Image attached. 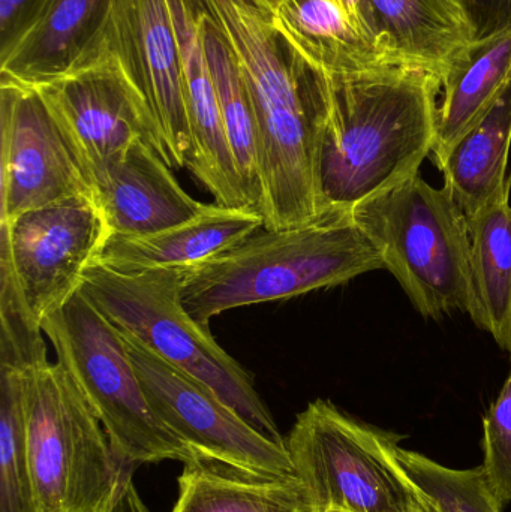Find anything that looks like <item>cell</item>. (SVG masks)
Segmentation results:
<instances>
[{
    "label": "cell",
    "mask_w": 511,
    "mask_h": 512,
    "mask_svg": "<svg viewBox=\"0 0 511 512\" xmlns=\"http://www.w3.org/2000/svg\"><path fill=\"white\" fill-rule=\"evenodd\" d=\"M318 135V212L351 213L419 173L432 153L441 77L411 66L327 75Z\"/></svg>",
    "instance_id": "6da1fadb"
},
{
    "label": "cell",
    "mask_w": 511,
    "mask_h": 512,
    "mask_svg": "<svg viewBox=\"0 0 511 512\" xmlns=\"http://www.w3.org/2000/svg\"><path fill=\"white\" fill-rule=\"evenodd\" d=\"M227 42L248 90L257 126L260 210L294 224L317 213L315 158L326 111L321 72L279 39L267 0H200Z\"/></svg>",
    "instance_id": "7a4b0ae2"
},
{
    "label": "cell",
    "mask_w": 511,
    "mask_h": 512,
    "mask_svg": "<svg viewBox=\"0 0 511 512\" xmlns=\"http://www.w3.org/2000/svg\"><path fill=\"white\" fill-rule=\"evenodd\" d=\"M384 261L351 213L282 230L257 231L209 261L186 268L183 307L209 328L210 319L236 307L269 303L344 285Z\"/></svg>",
    "instance_id": "3957f363"
},
{
    "label": "cell",
    "mask_w": 511,
    "mask_h": 512,
    "mask_svg": "<svg viewBox=\"0 0 511 512\" xmlns=\"http://www.w3.org/2000/svg\"><path fill=\"white\" fill-rule=\"evenodd\" d=\"M186 268L113 270L93 261L80 291L117 328L131 334L162 360L212 388L255 429L285 444L254 379L219 346L210 328L186 312L180 298Z\"/></svg>",
    "instance_id": "277c9868"
},
{
    "label": "cell",
    "mask_w": 511,
    "mask_h": 512,
    "mask_svg": "<svg viewBox=\"0 0 511 512\" xmlns=\"http://www.w3.org/2000/svg\"><path fill=\"white\" fill-rule=\"evenodd\" d=\"M351 218L423 318L473 316L468 219L446 186L414 174L354 207Z\"/></svg>",
    "instance_id": "5b68a950"
},
{
    "label": "cell",
    "mask_w": 511,
    "mask_h": 512,
    "mask_svg": "<svg viewBox=\"0 0 511 512\" xmlns=\"http://www.w3.org/2000/svg\"><path fill=\"white\" fill-rule=\"evenodd\" d=\"M42 331L56 363L80 388L123 466L201 460L156 417L119 328L80 289L44 319Z\"/></svg>",
    "instance_id": "8992f818"
},
{
    "label": "cell",
    "mask_w": 511,
    "mask_h": 512,
    "mask_svg": "<svg viewBox=\"0 0 511 512\" xmlns=\"http://www.w3.org/2000/svg\"><path fill=\"white\" fill-rule=\"evenodd\" d=\"M24 453L35 512H99L126 469L74 379L50 361L27 379Z\"/></svg>",
    "instance_id": "52a82bcc"
},
{
    "label": "cell",
    "mask_w": 511,
    "mask_h": 512,
    "mask_svg": "<svg viewBox=\"0 0 511 512\" xmlns=\"http://www.w3.org/2000/svg\"><path fill=\"white\" fill-rule=\"evenodd\" d=\"M402 438L318 399L297 415L285 445L315 512H419L425 498L395 456Z\"/></svg>",
    "instance_id": "ba28073f"
},
{
    "label": "cell",
    "mask_w": 511,
    "mask_h": 512,
    "mask_svg": "<svg viewBox=\"0 0 511 512\" xmlns=\"http://www.w3.org/2000/svg\"><path fill=\"white\" fill-rule=\"evenodd\" d=\"M119 331L150 408L201 459L264 477H297L287 445L251 426L212 388Z\"/></svg>",
    "instance_id": "9c48e42d"
},
{
    "label": "cell",
    "mask_w": 511,
    "mask_h": 512,
    "mask_svg": "<svg viewBox=\"0 0 511 512\" xmlns=\"http://www.w3.org/2000/svg\"><path fill=\"white\" fill-rule=\"evenodd\" d=\"M30 87L41 96L90 182L138 140L167 162L152 117L108 42L59 77Z\"/></svg>",
    "instance_id": "30bf717a"
},
{
    "label": "cell",
    "mask_w": 511,
    "mask_h": 512,
    "mask_svg": "<svg viewBox=\"0 0 511 512\" xmlns=\"http://www.w3.org/2000/svg\"><path fill=\"white\" fill-rule=\"evenodd\" d=\"M107 237L96 197L69 198L0 224V259L36 324L80 289Z\"/></svg>",
    "instance_id": "8fae6325"
},
{
    "label": "cell",
    "mask_w": 511,
    "mask_h": 512,
    "mask_svg": "<svg viewBox=\"0 0 511 512\" xmlns=\"http://www.w3.org/2000/svg\"><path fill=\"white\" fill-rule=\"evenodd\" d=\"M0 129V224L69 198L95 197L80 159L33 87L0 80Z\"/></svg>",
    "instance_id": "7c38bea8"
},
{
    "label": "cell",
    "mask_w": 511,
    "mask_h": 512,
    "mask_svg": "<svg viewBox=\"0 0 511 512\" xmlns=\"http://www.w3.org/2000/svg\"><path fill=\"white\" fill-rule=\"evenodd\" d=\"M107 42L152 117L167 164L185 168L188 90L167 0H116Z\"/></svg>",
    "instance_id": "4fadbf2b"
},
{
    "label": "cell",
    "mask_w": 511,
    "mask_h": 512,
    "mask_svg": "<svg viewBox=\"0 0 511 512\" xmlns=\"http://www.w3.org/2000/svg\"><path fill=\"white\" fill-rule=\"evenodd\" d=\"M108 236H147L195 218L206 204L194 200L171 167L138 140L93 182Z\"/></svg>",
    "instance_id": "5bb4252c"
},
{
    "label": "cell",
    "mask_w": 511,
    "mask_h": 512,
    "mask_svg": "<svg viewBox=\"0 0 511 512\" xmlns=\"http://www.w3.org/2000/svg\"><path fill=\"white\" fill-rule=\"evenodd\" d=\"M167 3L188 90L191 153L186 167L216 200H231L242 191V180L228 143L207 60L201 32V3L200 0H167Z\"/></svg>",
    "instance_id": "9a60e30c"
},
{
    "label": "cell",
    "mask_w": 511,
    "mask_h": 512,
    "mask_svg": "<svg viewBox=\"0 0 511 512\" xmlns=\"http://www.w3.org/2000/svg\"><path fill=\"white\" fill-rule=\"evenodd\" d=\"M116 0H44L29 26L0 51V80L33 84L59 77L107 42Z\"/></svg>",
    "instance_id": "2e32d148"
},
{
    "label": "cell",
    "mask_w": 511,
    "mask_h": 512,
    "mask_svg": "<svg viewBox=\"0 0 511 512\" xmlns=\"http://www.w3.org/2000/svg\"><path fill=\"white\" fill-rule=\"evenodd\" d=\"M363 24L393 65L443 74L476 41L465 0H363Z\"/></svg>",
    "instance_id": "e0dca14e"
},
{
    "label": "cell",
    "mask_w": 511,
    "mask_h": 512,
    "mask_svg": "<svg viewBox=\"0 0 511 512\" xmlns=\"http://www.w3.org/2000/svg\"><path fill=\"white\" fill-rule=\"evenodd\" d=\"M264 228L257 210L206 204L195 218L147 236H108L96 261L113 270L189 268L228 251Z\"/></svg>",
    "instance_id": "ac0fdd59"
},
{
    "label": "cell",
    "mask_w": 511,
    "mask_h": 512,
    "mask_svg": "<svg viewBox=\"0 0 511 512\" xmlns=\"http://www.w3.org/2000/svg\"><path fill=\"white\" fill-rule=\"evenodd\" d=\"M272 20L290 53L315 71L354 75L401 66L333 0H282Z\"/></svg>",
    "instance_id": "d6986e66"
},
{
    "label": "cell",
    "mask_w": 511,
    "mask_h": 512,
    "mask_svg": "<svg viewBox=\"0 0 511 512\" xmlns=\"http://www.w3.org/2000/svg\"><path fill=\"white\" fill-rule=\"evenodd\" d=\"M510 146L511 78L488 111L434 158L444 186L467 219L482 212L506 186Z\"/></svg>",
    "instance_id": "ffe728a7"
},
{
    "label": "cell",
    "mask_w": 511,
    "mask_h": 512,
    "mask_svg": "<svg viewBox=\"0 0 511 512\" xmlns=\"http://www.w3.org/2000/svg\"><path fill=\"white\" fill-rule=\"evenodd\" d=\"M511 78V30L476 39L441 74L434 158L443 155L494 104Z\"/></svg>",
    "instance_id": "44dd1931"
},
{
    "label": "cell",
    "mask_w": 511,
    "mask_h": 512,
    "mask_svg": "<svg viewBox=\"0 0 511 512\" xmlns=\"http://www.w3.org/2000/svg\"><path fill=\"white\" fill-rule=\"evenodd\" d=\"M171 512H315L297 477H264L201 459L186 463Z\"/></svg>",
    "instance_id": "7402d4cb"
},
{
    "label": "cell",
    "mask_w": 511,
    "mask_h": 512,
    "mask_svg": "<svg viewBox=\"0 0 511 512\" xmlns=\"http://www.w3.org/2000/svg\"><path fill=\"white\" fill-rule=\"evenodd\" d=\"M511 174L503 191L468 219L474 324L511 358Z\"/></svg>",
    "instance_id": "603a6c76"
},
{
    "label": "cell",
    "mask_w": 511,
    "mask_h": 512,
    "mask_svg": "<svg viewBox=\"0 0 511 512\" xmlns=\"http://www.w3.org/2000/svg\"><path fill=\"white\" fill-rule=\"evenodd\" d=\"M201 32L218 95L219 108L231 153L252 209L260 212L261 185L258 171L257 126L248 90L236 60L215 24L201 8Z\"/></svg>",
    "instance_id": "cb8c5ba5"
},
{
    "label": "cell",
    "mask_w": 511,
    "mask_h": 512,
    "mask_svg": "<svg viewBox=\"0 0 511 512\" xmlns=\"http://www.w3.org/2000/svg\"><path fill=\"white\" fill-rule=\"evenodd\" d=\"M36 366L0 358V512H35L24 453V397Z\"/></svg>",
    "instance_id": "d4e9b609"
},
{
    "label": "cell",
    "mask_w": 511,
    "mask_h": 512,
    "mask_svg": "<svg viewBox=\"0 0 511 512\" xmlns=\"http://www.w3.org/2000/svg\"><path fill=\"white\" fill-rule=\"evenodd\" d=\"M395 456L408 480L438 512H503L486 484L482 466L447 468L399 445Z\"/></svg>",
    "instance_id": "484cf974"
},
{
    "label": "cell",
    "mask_w": 511,
    "mask_h": 512,
    "mask_svg": "<svg viewBox=\"0 0 511 512\" xmlns=\"http://www.w3.org/2000/svg\"><path fill=\"white\" fill-rule=\"evenodd\" d=\"M482 471L501 508L511 504V372L483 417Z\"/></svg>",
    "instance_id": "4316f807"
},
{
    "label": "cell",
    "mask_w": 511,
    "mask_h": 512,
    "mask_svg": "<svg viewBox=\"0 0 511 512\" xmlns=\"http://www.w3.org/2000/svg\"><path fill=\"white\" fill-rule=\"evenodd\" d=\"M476 26V39L511 30V0H465Z\"/></svg>",
    "instance_id": "83f0119b"
},
{
    "label": "cell",
    "mask_w": 511,
    "mask_h": 512,
    "mask_svg": "<svg viewBox=\"0 0 511 512\" xmlns=\"http://www.w3.org/2000/svg\"><path fill=\"white\" fill-rule=\"evenodd\" d=\"M44 0H0V51L8 48L38 12Z\"/></svg>",
    "instance_id": "f1b7e54d"
},
{
    "label": "cell",
    "mask_w": 511,
    "mask_h": 512,
    "mask_svg": "<svg viewBox=\"0 0 511 512\" xmlns=\"http://www.w3.org/2000/svg\"><path fill=\"white\" fill-rule=\"evenodd\" d=\"M99 512H150L132 480V468L125 469L110 501Z\"/></svg>",
    "instance_id": "f546056e"
},
{
    "label": "cell",
    "mask_w": 511,
    "mask_h": 512,
    "mask_svg": "<svg viewBox=\"0 0 511 512\" xmlns=\"http://www.w3.org/2000/svg\"><path fill=\"white\" fill-rule=\"evenodd\" d=\"M336 5L341 6L344 9L345 14L357 24V26L362 27L365 32L366 30L365 24H363L362 18V9H363V0H333ZM372 38V36H371Z\"/></svg>",
    "instance_id": "4dcf8cb0"
},
{
    "label": "cell",
    "mask_w": 511,
    "mask_h": 512,
    "mask_svg": "<svg viewBox=\"0 0 511 512\" xmlns=\"http://www.w3.org/2000/svg\"><path fill=\"white\" fill-rule=\"evenodd\" d=\"M419 512H438V511L435 510V508L432 507V505L429 504V502L426 501V499H425V504H423L422 510H420Z\"/></svg>",
    "instance_id": "1f68e13d"
},
{
    "label": "cell",
    "mask_w": 511,
    "mask_h": 512,
    "mask_svg": "<svg viewBox=\"0 0 511 512\" xmlns=\"http://www.w3.org/2000/svg\"><path fill=\"white\" fill-rule=\"evenodd\" d=\"M267 2H269V5L272 6V11H273V9H275L276 6H278L279 3L282 2V0H267Z\"/></svg>",
    "instance_id": "d6a6232c"
},
{
    "label": "cell",
    "mask_w": 511,
    "mask_h": 512,
    "mask_svg": "<svg viewBox=\"0 0 511 512\" xmlns=\"http://www.w3.org/2000/svg\"><path fill=\"white\" fill-rule=\"evenodd\" d=\"M327 512H342V511H327Z\"/></svg>",
    "instance_id": "836d02e7"
}]
</instances>
